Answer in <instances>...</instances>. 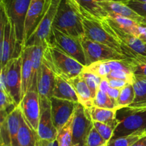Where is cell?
<instances>
[{"mask_svg":"<svg viewBox=\"0 0 146 146\" xmlns=\"http://www.w3.org/2000/svg\"><path fill=\"white\" fill-rule=\"evenodd\" d=\"M40 138L36 131L28 125L24 117L21 118V125L17 135L18 146H38Z\"/></svg>","mask_w":146,"mask_h":146,"instance_id":"obj_24","label":"cell"},{"mask_svg":"<svg viewBox=\"0 0 146 146\" xmlns=\"http://www.w3.org/2000/svg\"><path fill=\"white\" fill-rule=\"evenodd\" d=\"M108 17L118 28L136 36L140 23L115 14H108Z\"/></svg>","mask_w":146,"mask_h":146,"instance_id":"obj_26","label":"cell"},{"mask_svg":"<svg viewBox=\"0 0 146 146\" xmlns=\"http://www.w3.org/2000/svg\"><path fill=\"white\" fill-rule=\"evenodd\" d=\"M136 37L146 44V24H139Z\"/></svg>","mask_w":146,"mask_h":146,"instance_id":"obj_41","label":"cell"},{"mask_svg":"<svg viewBox=\"0 0 146 146\" xmlns=\"http://www.w3.org/2000/svg\"><path fill=\"white\" fill-rule=\"evenodd\" d=\"M132 1H137V2H141V3H146V0H132Z\"/></svg>","mask_w":146,"mask_h":146,"instance_id":"obj_48","label":"cell"},{"mask_svg":"<svg viewBox=\"0 0 146 146\" xmlns=\"http://www.w3.org/2000/svg\"><path fill=\"white\" fill-rule=\"evenodd\" d=\"M132 72L135 76L146 78V56L137 54L128 60Z\"/></svg>","mask_w":146,"mask_h":146,"instance_id":"obj_30","label":"cell"},{"mask_svg":"<svg viewBox=\"0 0 146 146\" xmlns=\"http://www.w3.org/2000/svg\"><path fill=\"white\" fill-rule=\"evenodd\" d=\"M84 49L86 66L93 63L111 60H129L113 48L88 39L86 36L80 39Z\"/></svg>","mask_w":146,"mask_h":146,"instance_id":"obj_6","label":"cell"},{"mask_svg":"<svg viewBox=\"0 0 146 146\" xmlns=\"http://www.w3.org/2000/svg\"><path fill=\"white\" fill-rule=\"evenodd\" d=\"M82 18L103 21L108 14L98 3L100 0H70Z\"/></svg>","mask_w":146,"mask_h":146,"instance_id":"obj_16","label":"cell"},{"mask_svg":"<svg viewBox=\"0 0 146 146\" xmlns=\"http://www.w3.org/2000/svg\"><path fill=\"white\" fill-rule=\"evenodd\" d=\"M126 108L130 111H146V103L141 104H131Z\"/></svg>","mask_w":146,"mask_h":146,"instance_id":"obj_43","label":"cell"},{"mask_svg":"<svg viewBox=\"0 0 146 146\" xmlns=\"http://www.w3.org/2000/svg\"><path fill=\"white\" fill-rule=\"evenodd\" d=\"M144 133H145V135H146V128L144 130Z\"/></svg>","mask_w":146,"mask_h":146,"instance_id":"obj_50","label":"cell"},{"mask_svg":"<svg viewBox=\"0 0 146 146\" xmlns=\"http://www.w3.org/2000/svg\"><path fill=\"white\" fill-rule=\"evenodd\" d=\"M53 28L78 39L85 36L82 17L70 0L60 1Z\"/></svg>","mask_w":146,"mask_h":146,"instance_id":"obj_3","label":"cell"},{"mask_svg":"<svg viewBox=\"0 0 146 146\" xmlns=\"http://www.w3.org/2000/svg\"><path fill=\"white\" fill-rule=\"evenodd\" d=\"M23 117L34 131H38L40 117L39 96L37 91L29 90L19 104Z\"/></svg>","mask_w":146,"mask_h":146,"instance_id":"obj_13","label":"cell"},{"mask_svg":"<svg viewBox=\"0 0 146 146\" xmlns=\"http://www.w3.org/2000/svg\"><path fill=\"white\" fill-rule=\"evenodd\" d=\"M108 82H109L110 87L114 88H118V89H123L124 87L126 86L129 84L130 82L127 81H124V80L121 79H115V78H109Z\"/></svg>","mask_w":146,"mask_h":146,"instance_id":"obj_40","label":"cell"},{"mask_svg":"<svg viewBox=\"0 0 146 146\" xmlns=\"http://www.w3.org/2000/svg\"><path fill=\"white\" fill-rule=\"evenodd\" d=\"M135 91V100L132 104L146 103V78L135 76L133 82Z\"/></svg>","mask_w":146,"mask_h":146,"instance_id":"obj_29","label":"cell"},{"mask_svg":"<svg viewBox=\"0 0 146 146\" xmlns=\"http://www.w3.org/2000/svg\"><path fill=\"white\" fill-rule=\"evenodd\" d=\"M0 9V64L1 68L9 61L21 56L23 47L19 43L14 26L1 4Z\"/></svg>","mask_w":146,"mask_h":146,"instance_id":"obj_2","label":"cell"},{"mask_svg":"<svg viewBox=\"0 0 146 146\" xmlns=\"http://www.w3.org/2000/svg\"><path fill=\"white\" fill-rule=\"evenodd\" d=\"M107 143L108 142L101 137L97 130L93 127L87 137L86 146H100L104 145Z\"/></svg>","mask_w":146,"mask_h":146,"instance_id":"obj_36","label":"cell"},{"mask_svg":"<svg viewBox=\"0 0 146 146\" xmlns=\"http://www.w3.org/2000/svg\"><path fill=\"white\" fill-rule=\"evenodd\" d=\"M105 62L110 67L111 71H125L128 72H132L128 60H111V61H105Z\"/></svg>","mask_w":146,"mask_h":146,"instance_id":"obj_37","label":"cell"},{"mask_svg":"<svg viewBox=\"0 0 146 146\" xmlns=\"http://www.w3.org/2000/svg\"><path fill=\"white\" fill-rule=\"evenodd\" d=\"M93 106H96L99 108L104 109L112 110V111H118L120 110V107L115 101L111 98L107 94V93L98 90L95 98L93 101Z\"/></svg>","mask_w":146,"mask_h":146,"instance_id":"obj_27","label":"cell"},{"mask_svg":"<svg viewBox=\"0 0 146 146\" xmlns=\"http://www.w3.org/2000/svg\"><path fill=\"white\" fill-rule=\"evenodd\" d=\"M93 125L106 141L108 142L112 138L114 129L108 125L97 121H93Z\"/></svg>","mask_w":146,"mask_h":146,"instance_id":"obj_35","label":"cell"},{"mask_svg":"<svg viewBox=\"0 0 146 146\" xmlns=\"http://www.w3.org/2000/svg\"><path fill=\"white\" fill-rule=\"evenodd\" d=\"M107 143L104 144V145H100V146H107Z\"/></svg>","mask_w":146,"mask_h":146,"instance_id":"obj_49","label":"cell"},{"mask_svg":"<svg viewBox=\"0 0 146 146\" xmlns=\"http://www.w3.org/2000/svg\"><path fill=\"white\" fill-rule=\"evenodd\" d=\"M81 75L88 85L91 94H92L93 98L94 99L98 90H99V85L102 78L94 75V74H91V73L84 72V71L81 72Z\"/></svg>","mask_w":146,"mask_h":146,"instance_id":"obj_34","label":"cell"},{"mask_svg":"<svg viewBox=\"0 0 146 146\" xmlns=\"http://www.w3.org/2000/svg\"><path fill=\"white\" fill-rule=\"evenodd\" d=\"M94 127L88 110L77 103L74 112L72 146H86L87 137Z\"/></svg>","mask_w":146,"mask_h":146,"instance_id":"obj_8","label":"cell"},{"mask_svg":"<svg viewBox=\"0 0 146 146\" xmlns=\"http://www.w3.org/2000/svg\"><path fill=\"white\" fill-rule=\"evenodd\" d=\"M38 146H59V143L57 139L53 140V141H46V140H42L40 138L38 141Z\"/></svg>","mask_w":146,"mask_h":146,"instance_id":"obj_44","label":"cell"},{"mask_svg":"<svg viewBox=\"0 0 146 146\" xmlns=\"http://www.w3.org/2000/svg\"><path fill=\"white\" fill-rule=\"evenodd\" d=\"M118 121L111 139L127 136L141 130L144 131L146 128V111H130V114Z\"/></svg>","mask_w":146,"mask_h":146,"instance_id":"obj_11","label":"cell"},{"mask_svg":"<svg viewBox=\"0 0 146 146\" xmlns=\"http://www.w3.org/2000/svg\"><path fill=\"white\" fill-rule=\"evenodd\" d=\"M31 0H1L9 19L16 31L17 40L24 50V31L26 16Z\"/></svg>","mask_w":146,"mask_h":146,"instance_id":"obj_5","label":"cell"},{"mask_svg":"<svg viewBox=\"0 0 146 146\" xmlns=\"http://www.w3.org/2000/svg\"><path fill=\"white\" fill-rule=\"evenodd\" d=\"M98 4L108 14H115L132 19L140 24H145V19L126 4L108 1H100Z\"/></svg>","mask_w":146,"mask_h":146,"instance_id":"obj_17","label":"cell"},{"mask_svg":"<svg viewBox=\"0 0 146 146\" xmlns=\"http://www.w3.org/2000/svg\"><path fill=\"white\" fill-rule=\"evenodd\" d=\"M135 91L133 84H129L121 89V94L117 100V104L121 109L127 108L134 102Z\"/></svg>","mask_w":146,"mask_h":146,"instance_id":"obj_32","label":"cell"},{"mask_svg":"<svg viewBox=\"0 0 146 146\" xmlns=\"http://www.w3.org/2000/svg\"><path fill=\"white\" fill-rule=\"evenodd\" d=\"M52 97L72 101L76 104L78 103V97L71 84L58 76H55V86Z\"/></svg>","mask_w":146,"mask_h":146,"instance_id":"obj_22","label":"cell"},{"mask_svg":"<svg viewBox=\"0 0 146 146\" xmlns=\"http://www.w3.org/2000/svg\"><path fill=\"white\" fill-rule=\"evenodd\" d=\"M21 99L30 90L32 83V63L29 48H24L21 54Z\"/></svg>","mask_w":146,"mask_h":146,"instance_id":"obj_20","label":"cell"},{"mask_svg":"<svg viewBox=\"0 0 146 146\" xmlns=\"http://www.w3.org/2000/svg\"><path fill=\"white\" fill-rule=\"evenodd\" d=\"M66 81L71 84L75 91L78 97V103L86 109L92 107L94 98L92 97L91 91L84 78H83L81 74L75 78L66 80Z\"/></svg>","mask_w":146,"mask_h":146,"instance_id":"obj_19","label":"cell"},{"mask_svg":"<svg viewBox=\"0 0 146 146\" xmlns=\"http://www.w3.org/2000/svg\"><path fill=\"white\" fill-rule=\"evenodd\" d=\"M29 48L30 51V58L32 63V83L30 90L37 91V85L41 75L43 55L45 48L41 46H34Z\"/></svg>","mask_w":146,"mask_h":146,"instance_id":"obj_21","label":"cell"},{"mask_svg":"<svg viewBox=\"0 0 146 146\" xmlns=\"http://www.w3.org/2000/svg\"><path fill=\"white\" fill-rule=\"evenodd\" d=\"M128 6L131 7L132 9L136 13H138L140 16L143 17L145 19V24L146 20V3H141L134 1L131 0L128 4Z\"/></svg>","mask_w":146,"mask_h":146,"instance_id":"obj_39","label":"cell"},{"mask_svg":"<svg viewBox=\"0 0 146 146\" xmlns=\"http://www.w3.org/2000/svg\"><path fill=\"white\" fill-rule=\"evenodd\" d=\"M55 74L43 62L41 75L37 85L39 98L51 100L55 86Z\"/></svg>","mask_w":146,"mask_h":146,"instance_id":"obj_18","label":"cell"},{"mask_svg":"<svg viewBox=\"0 0 146 146\" xmlns=\"http://www.w3.org/2000/svg\"><path fill=\"white\" fill-rule=\"evenodd\" d=\"M87 110L92 121L107 124L114 130L119 123V121L116 118L117 111H115L99 108L96 106H92Z\"/></svg>","mask_w":146,"mask_h":146,"instance_id":"obj_23","label":"cell"},{"mask_svg":"<svg viewBox=\"0 0 146 146\" xmlns=\"http://www.w3.org/2000/svg\"><path fill=\"white\" fill-rule=\"evenodd\" d=\"M74 146H79V145H74Z\"/></svg>","mask_w":146,"mask_h":146,"instance_id":"obj_51","label":"cell"},{"mask_svg":"<svg viewBox=\"0 0 146 146\" xmlns=\"http://www.w3.org/2000/svg\"><path fill=\"white\" fill-rule=\"evenodd\" d=\"M60 1L61 0H51L46 12L37 26L34 32L27 41L24 48L34 46H41L46 48V47L50 44L53 23L58 10Z\"/></svg>","mask_w":146,"mask_h":146,"instance_id":"obj_4","label":"cell"},{"mask_svg":"<svg viewBox=\"0 0 146 146\" xmlns=\"http://www.w3.org/2000/svg\"><path fill=\"white\" fill-rule=\"evenodd\" d=\"M40 117L37 133L42 140L53 141L56 139L57 132L51 117V100L39 98Z\"/></svg>","mask_w":146,"mask_h":146,"instance_id":"obj_14","label":"cell"},{"mask_svg":"<svg viewBox=\"0 0 146 146\" xmlns=\"http://www.w3.org/2000/svg\"><path fill=\"white\" fill-rule=\"evenodd\" d=\"M43 62L56 76L65 80L80 75L84 68V66L51 43L44 49Z\"/></svg>","mask_w":146,"mask_h":146,"instance_id":"obj_1","label":"cell"},{"mask_svg":"<svg viewBox=\"0 0 146 146\" xmlns=\"http://www.w3.org/2000/svg\"><path fill=\"white\" fill-rule=\"evenodd\" d=\"M110 85L109 82H108V80L107 78H102L101 83H100L99 85V90L100 91H103V92L107 93V91L109 88Z\"/></svg>","mask_w":146,"mask_h":146,"instance_id":"obj_45","label":"cell"},{"mask_svg":"<svg viewBox=\"0 0 146 146\" xmlns=\"http://www.w3.org/2000/svg\"><path fill=\"white\" fill-rule=\"evenodd\" d=\"M51 104L53 123L58 132L72 116L76 104L54 97L51 98Z\"/></svg>","mask_w":146,"mask_h":146,"instance_id":"obj_15","label":"cell"},{"mask_svg":"<svg viewBox=\"0 0 146 146\" xmlns=\"http://www.w3.org/2000/svg\"><path fill=\"white\" fill-rule=\"evenodd\" d=\"M134 78H135V76L133 74V72H128L125 71H112L106 77L107 79L115 78V79L124 80V81H128L131 84H133Z\"/></svg>","mask_w":146,"mask_h":146,"instance_id":"obj_38","label":"cell"},{"mask_svg":"<svg viewBox=\"0 0 146 146\" xmlns=\"http://www.w3.org/2000/svg\"><path fill=\"white\" fill-rule=\"evenodd\" d=\"M73 120L74 114L66 125L57 133L56 139L58 140L59 146H72Z\"/></svg>","mask_w":146,"mask_h":146,"instance_id":"obj_28","label":"cell"},{"mask_svg":"<svg viewBox=\"0 0 146 146\" xmlns=\"http://www.w3.org/2000/svg\"><path fill=\"white\" fill-rule=\"evenodd\" d=\"M121 89H118V88H114L109 87V88L107 91V94L111 97L112 99L115 101L117 102L118 97H119L120 94H121Z\"/></svg>","mask_w":146,"mask_h":146,"instance_id":"obj_42","label":"cell"},{"mask_svg":"<svg viewBox=\"0 0 146 146\" xmlns=\"http://www.w3.org/2000/svg\"><path fill=\"white\" fill-rule=\"evenodd\" d=\"M144 135H145L144 131L141 130L127 136L110 140L107 146H131Z\"/></svg>","mask_w":146,"mask_h":146,"instance_id":"obj_31","label":"cell"},{"mask_svg":"<svg viewBox=\"0 0 146 146\" xmlns=\"http://www.w3.org/2000/svg\"><path fill=\"white\" fill-rule=\"evenodd\" d=\"M21 56L9 61L5 66L7 91L16 106H18L21 101Z\"/></svg>","mask_w":146,"mask_h":146,"instance_id":"obj_10","label":"cell"},{"mask_svg":"<svg viewBox=\"0 0 146 146\" xmlns=\"http://www.w3.org/2000/svg\"><path fill=\"white\" fill-rule=\"evenodd\" d=\"M82 23L84 34L88 39L107 46L123 55L121 44L105 29L101 21L82 18Z\"/></svg>","mask_w":146,"mask_h":146,"instance_id":"obj_7","label":"cell"},{"mask_svg":"<svg viewBox=\"0 0 146 146\" xmlns=\"http://www.w3.org/2000/svg\"><path fill=\"white\" fill-rule=\"evenodd\" d=\"M82 71L91 73L101 78H106L108 74L111 72V70L110 67L106 64L105 61H97L90 64L89 66H84Z\"/></svg>","mask_w":146,"mask_h":146,"instance_id":"obj_33","label":"cell"},{"mask_svg":"<svg viewBox=\"0 0 146 146\" xmlns=\"http://www.w3.org/2000/svg\"><path fill=\"white\" fill-rule=\"evenodd\" d=\"M113 1V2H118V3H122V4L128 5V4L131 1V0H100V1Z\"/></svg>","mask_w":146,"mask_h":146,"instance_id":"obj_47","label":"cell"},{"mask_svg":"<svg viewBox=\"0 0 146 146\" xmlns=\"http://www.w3.org/2000/svg\"><path fill=\"white\" fill-rule=\"evenodd\" d=\"M22 117L21 107L19 105L7 115L6 118V124L11 138V146L17 145V135L21 125V118Z\"/></svg>","mask_w":146,"mask_h":146,"instance_id":"obj_25","label":"cell"},{"mask_svg":"<svg viewBox=\"0 0 146 146\" xmlns=\"http://www.w3.org/2000/svg\"><path fill=\"white\" fill-rule=\"evenodd\" d=\"M131 146H146V135L140 138Z\"/></svg>","mask_w":146,"mask_h":146,"instance_id":"obj_46","label":"cell"},{"mask_svg":"<svg viewBox=\"0 0 146 146\" xmlns=\"http://www.w3.org/2000/svg\"><path fill=\"white\" fill-rule=\"evenodd\" d=\"M51 43L86 66L85 55L80 39L64 34L56 29L52 28L50 38V44Z\"/></svg>","mask_w":146,"mask_h":146,"instance_id":"obj_9","label":"cell"},{"mask_svg":"<svg viewBox=\"0 0 146 146\" xmlns=\"http://www.w3.org/2000/svg\"><path fill=\"white\" fill-rule=\"evenodd\" d=\"M51 0H31L29 7L24 31V49L29 38L36 29L49 7Z\"/></svg>","mask_w":146,"mask_h":146,"instance_id":"obj_12","label":"cell"}]
</instances>
